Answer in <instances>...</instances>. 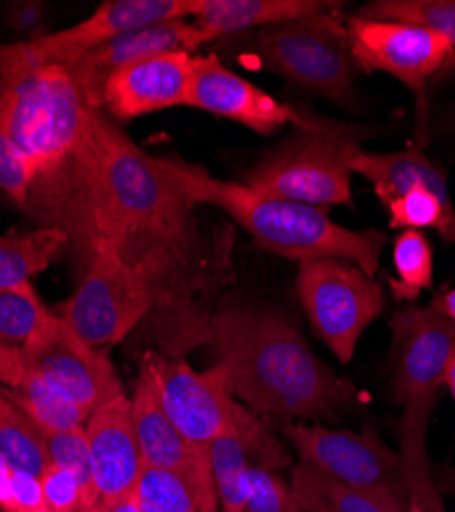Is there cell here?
Segmentation results:
<instances>
[{
    "label": "cell",
    "mask_w": 455,
    "mask_h": 512,
    "mask_svg": "<svg viewBox=\"0 0 455 512\" xmlns=\"http://www.w3.org/2000/svg\"><path fill=\"white\" fill-rule=\"evenodd\" d=\"M27 216L66 234L87 265L111 254L152 291V334L164 355L210 345L220 297L232 283V228L208 234L197 203L164 156L142 150L103 111L91 109L76 150L33 181Z\"/></svg>",
    "instance_id": "cell-1"
},
{
    "label": "cell",
    "mask_w": 455,
    "mask_h": 512,
    "mask_svg": "<svg viewBox=\"0 0 455 512\" xmlns=\"http://www.w3.org/2000/svg\"><path fill=\"white\" fill-rule=\"evenodd\" d=\"M210 345L240 404L281 424L337 420L361 392L324 365L285 314L261 306H220Z\"/></svg>",
    "instance_id": "cell-2"
},
{
    "label": "cell",
    "mask_w": 455,
    "mask_h": 512,
    "mask_svg": "<svg viewBox=\"0 0 455 512\" xmlns=\"http://www.w3.org/2000/svg\"><path fill=\"white\" fill-rule=\"evenodd\" d=\"M164 162L197 205L222 209L261 248L300 263L343 259L371 277L378 273L386 246L382 232L349 230L330 220L324 209L259 195L242 183L220 181L177 156H164Z\"/></svg>",
    "instance_id": "cell-3"
},
{
    "label": "cell",
    "mask_w": 455,
    "mask_h": 512,
    "mask_svg": "<svg viewBox=\"0 0 455 512\" xmlns=\"http://www.w3.org/2000/svg\"><path fill=\"white\" fill-rule=\"evenodd\" d=\"M91 109L62 64L0 68V130L31 164L33 181L64 166Z\"/></svg>",
    "instance_id": "cell-4"
},
{
    "label": "cell",
    "mask_w": 455,
    "mask_h": 512,
    "mask_svg": "<svg viewBox=\"0 0 455 512\" xmlns=\"http://www.w3.org/2000/svg\"><path fill=\"white\" fill-rule=\"evenodd\" d=\"M253 54L267 70L339 105L355 97V58L347 27L328 11L259 29Z\"/></svg>",
    "instance_id": "cell-5"
},
{
    "label": "cell",
    "mask_w": 455,
    "mask_h": 512,
    "mask_svg": "<svg viewBox=\"0 0 455 512\" xmlns=\"http://www.w3.org/2000/svg\"><path fill=\"white\" fill-rule=\"evenodd\" d=\"M357 142L335 132H300L242 175V185L267 197L312 205H353L351 158Z\"/></svg>",
    "instance_id": "cell-6"
},
{
    "label": "cell",
    "mask_w": 455,
    "mask_h": 512,
    "mask_svg": "<svg viewBox=\"0 0 455 512\" xmlns=\"http://www.w3.org/2000/svg\"><path fill=\"white\" fill-rule=\"evenodd\" d=\"M281 435L300 463L408 512V478L402 455L392 451L380 435L333 431L302 422L281 424Z\"/></svg>",
    "instance_id": "cell-7"
},
{
    "label": "cell",
    "mask_w": 455,
    "mask_h": 512,
    "mask_svg": "<svg viewBox=\"0 0 455 512\" xmlns=\"http://www.w3.org/2000/svg\"><path fill=\"white\" fill-rule=\"evenodd\" d=\"M296 283L312 328L341 363H349L367 326L384 312V289L343 259L300 263Z\"/></svg>",
    "instance_id": "cell-8"
},
{
    "label": "cell",
    "mask_w": 455,
    "mask_h": 512,
    "mask_svg": "<svg viewBox=\"0 0 455 512\" xmlns=\"http://www.w3.org/2000/svg\"><path fill=\"white\" fill-rule=\"evenodd\" d=\"M152 304V291L140 273L111 254H97L85 265L78 289L52 312L82 340L103 349L146 322Z\"/></svg>",
    "instance_id": "cell-9"
},
{
    "label": "cell",
    "mask_w": 455,
    "mask_h": 512,
    "mask_svg": "<svg viewBox=\"0 0 455 512\" xmlns=\"http://www.w3.org/2000/svg\"><path fill=\"white\" fill-rule=\"evenodd\" d=\"M140 361L154 375L164 410L179 431L199 447H210L253 414L236 400L228 373L220 363L195 371L183 355L173 357L156 351L142 353Z\"/></svg>",
    "instance_id": "cell-10"
},
{
    "label": "cell",
    "mask_w": 455,
    "mask_h": 512,
    "mask_svg": "<svg viewBox=\"0 0 455 512\" xmlns=\"http://www.w3.org/2000/svg\"><path fill=\"white\" fill-rule=\"evenodd\" d=\"M197 0H109L80 23L17 44L0 46V68L70 64L134 29L193 19Z\"/></svg>",
    "instance_id": "cell-11"
},
{
    "label": "cell",
    "mask_w": 455,
    "mask_h": 512,
    "mask_svg": "<svg viewBox=\"0 0 455 512\" xmlns=\"http://www.w3.org/2000/svg\"><path fill=\"white\" fill-rule=\"evenodd\" d=\"M21 353L27 369L89 412L123 390L109 355L82 340L52 310L21 345Z\"/></svg>",
    "instance_id": "cell-12"
},
{
    "label": "cell",
    "mask_w": 455,
    "mask_h": 512,
    "mask_svg": "<svg viewBox=\"0 0 455 512\" xmlns=\"http://www.w3.org/2000/svg\"><path fill=\"white\" fill-rule=\"evenodd\" d=\"M392 328V394L404 406L435 408L455 353V324L429 308L406 306Z\"/></svg>",
    "instance_id": "cell-13"
},
{
    "label": "cell",
    "mask_w": 455,
    "mask_h": 512,
    "mask_svg": "<svg viewBox=\"0 0 455 512\" xmlns=\"http://www.w3.org/2000/svg\"><path fill=\"white\" fill-rule=\"evenodd\" d=\"M347 33L357 66L398 78L421 103L427 80L439 74L455 52L445 37L406 23L351 17Z\"/></svg>",
    "instance_id": "cell-14"
},
{
    "label": "cell",
    "mask_w": 455,
    "mask_h": 512,
    "mask_svg": "<svg viewBox=\"0 0 455 512\" xmlns=\"http://www.w3.org/2000/svg\"><path fill=\"white\" fill-rule=\"evenodd\" d=\"M187 107L208 111L230 121L251 127L269 136L285 125H296L298 132H335L341 125L308 119L255 87L253 82L228 70L218 56H195Z\"/></svg>",
    "instance_id": "cell-15"
},
{
    "label": "cell",
    "mask_w": 455,
    "mask_h": 512,
    "mask_svg": "<svg viewBox=\"0 0 455 512\" xmlns=\"http://www.w3.org/2000/svg\"><path fill=\"white\" fill-rule=\"evenodd\" d=\"M208 41H212V37L197 27L193 19H177L123 33L109 41V44L89 52L87 56L66 64V68L76 80L87 103L93 109H101L105 82L119 68L162 54H193L199 46L208 44Z\"/></svg>",
    "instance_id": "cell-16"
},
{
    "label": "cell",
    "mask_w": 455,
    "mask_h": 512,
    "mask_svg": "<svg viewBox=\"0 0 455 512\" xmlns=\"http://www.w3.org/2000/svg\"><path fill=\"white\" fill-rule=\"evenodd\" d=\"M195 54L173 52L132 62L109 76L101 109L117 123L185 105Z\"/></svg>",
    "instance_id": "cell-17"
},
{
    "label": "cell",
    "mask_w": 455,
    "mask_h": 512,
    "mask_svg": "<svg viewBox=\"0 0 455 512\" xmlns=\"http://www.w3.org/2000/svg\"><path fill=\"white\" fill-rule=\"evenodd\" d=\"M85 431L101 502L113 504L130 496L136 490L144 459L134 431L128 392L121 390L101 402L91 412Z\"/></svg>",
    "instance_id": "cell-18"
},
{
    "label": "cell",
    "mask_w": 455,
    "mask_h": 512,
    "mask_svg": "<svg viewBox=\"0 0 455 512\" xmlns=\"http://www.w3.org/2000/svg\"><path fill=\"white\" fill-rule=\"evenodd\" d=\"M208 451L220 512H242L248 500V490H251V472L255 467L279 472L292 463V457L271 433L265 418L255 412L238 429L210 443Z\"/></svg>",
    "instance_id": "cell-19"
},
{
    "label": "cell",
    "mask_w": 455,
    "mask_h": 512,
    "mask_svg": "<svg viewBox=\"0 0 455 512\" xmlns=\"http://www.w3.org/2000/svg\"><path fill=\"white\" fill-rule=\"evenodd\" d=\"M130 408L144 465L164 469H212L208 447L191 443L164 410L154 375L144 361H140Z\"/></svg>",
    "instance_id": "cell-20"
},
{
    "label": "cell",
    "mask_w": 455,
    "mask_h": 512,
    "mask_svg": "<svg viewBox=\"0 0 455 512\" xmlns=\"http://www.w3.org/2000/svg\"><path fill=\"white\" fill-rule=\"evenodd\" d=\"M330 7L337 5L322 0H197L193 21L212 39H218L230 33L281 25Z\"/></svg>",
    "instance_id": "cell-21"
},
{
    "label": "cell",
    "mask_w": 455,
    "mask_h": 512,
    "mask_svg": "<svg viewBox=\"0 0 455 512\" xmlns=\"http://www.w3.org/2000/svg\"><path fill=\"white\" fill-rule=\"evenodd\" d=\"M134 492L144 512H220L212 469L144 465Z\"/></svg>",
    "instance_id": "cell-22"
},
{
    "label": "cell",
    "mask_w": 455,
    "mask_h": 512,
    "mask_svg": "<svg viewBox=\"0 0 455 512\" xmlns=\"http://www.w3.org/2000/svg\"><path fill=\"white\" fill-rule=\"evenodd\" d=\"M349 166L353 173L361 175L374 187V193L384 205L415 187H425L451 199L443 170L417 150L390 154H369L359 150Z\"/></svg>",
    "instance_id": "cell-23"
},
{
    "label": "cell",
    "mask_w": 455,
    "mask_h": 512,
    "mask_svg": "<svg viewBox=\"0 0 455 512\" xmlns=\"http://www.w3.org/2000/svg\"><path fill=\"white\" fill-rule=\"evenodd\" d=\"M433 410L402 408L398 420V445L408 478V512H447L433 478L427 451V431Z\"/></svg>",
    "instance_id": "cell-24"
},
{
    "label": "cell",
    "mask_w": 455,
    "mask_h": 512,
    "mask_svg": "<svg viewBox=\"0 0 455 512\" xmlns=\"http://www.w3.org/2000/svg\"><path fill=\"white\" fill-rule=\"evenodd\" d=\"M68 252V238L56 228L9 232L0 236V287L23 289Z\"/></svg>",
    "instance_id": "cell-25"
},
{
    "label": "cell",
    "mask_w": 455,
    "mask_h": 512,
    "mask_svg": "<svg viewBox=\"0 0 455 512\" xmlns=\"http://www.w3.org/2000/svg\"><path fill=\"white\" fill-rule=\"evenodd\" d=\"M27 369V367H25ZM11 400L44 431H72L85 426L91 412L60 392L48 379L27 369L15 388H5Z\"/></svg>",
    "instance_id": "cell-26"
},
{
    "label": "cell",
    "mask_w": 455,
    "mask_h": 512,
    "mask_svg": "<svg viewBox=\"0 0 455 512\" xmlns=\"http://www.w3.org/2000/svg\"><path fill=\"white\" fill-rule=\"evenodd\" d=\"M289 484L306 512H400L386 500L353 490L300 461Z\"/></svg>",
    "instance_id": "cell-27"
},
{
    "label": "cell",
    "mask_w": 455,
    "mask_h": 512,
    "mask_svg": "<svg viewBox=\"0 0 455 512\" xmlns=\"http://www.w3.org/2000/svg\"><path fill=\"white\" fill-rule=\"evenodd\" d=\"M0 453L13 469L41 478L50 465L48 449L37 426L0 386Z\"/></svg>",
    "instance_id": "cell-28"
},
{
    "label": "cell",
    "mask_w": 455,
    "mask_h": 512,
    "mask_svg": "<svg viewBox=\"0 0 455 512\" xmlns=\"http://www.w3.org/2000/svg\"><path fill=\"white\" fill-rule=\"evenodd\" d=\"M357 17L433 31L455 50V0H376L365 5Z\"/></svg>",
    "instance_id": "cell-29"
},
{
    "label": "cell",
    "mask_w": 455,
    "mask_h": 512,
    "mask_svg": "<svg viewBox=\"0 0 455 512\" xmlns=\"http://www.w3.org/2000/svg\"><path fill=\"white\" fill-rule=\"evenodd\" d=\"M394 269L390 289L396 302H417L433 287V250L421 230H404L394 240Z\"/></svg>",
    "instance_id": "cell-30"
},
{
    "label": "cell",
    "mask_w": 455,
    "mask_h": 512,
    "mask_svg": "<svg viewBox=\"0 0 455 512\" xmlns=\"http://www.w3.org/2000/svg\"><path fill=\"white\" fill-rule=\"evenodd\" d=\"M390 216V228L421 230L431 228L441 232L449 242H455V209L451 199L439 193L415 187L384 205Z\"/></svg>",
    "instance_id": "cell-31"
},
{
    "label": "cell",
    "mask_w": 455,
    "mask_h": 512,
    "mask_svg": "<svg viewBox=\"0 0 455 512\" xmlns=\"http://www.w3.org/2000/svg\"><path fill=\"white\" fill-rule=\"evenodd\" d=\"M41 435H44L50 463L66 469L78 480L82 492H85V506L101 502L93 476V457L85 426L62 433L41 429Z\"/></svg>",
    "instance_id": "cell-32"
},
{
    "label": "cell",
    "mask_w": 455,
    "mask_h": 512,
    "mask_svg": "<svg viewBox=\"0 0 455 512\" xmlns=\"http://www.w3.org/2000/svg\"><path fill=\"white\" fill-rule=\"evenodd\" d=\"M46 314L48 308L41 304L33 285L23 289L0 287V340L21 347Z\"/></svg>",
    "instance_id": "cell-33"
},
{
    "label": "cell",
    "mask_w": 455,
    "mask_h": 512,
    "mask_svg": "<svg viewBox=\"0 0 455 512\" xmlns=\"http://www.w3.org/2000/svg\"><path fill=\"white\" fill-rule=\"evenodd\" d=\"M242 512H306L296 498L292 484H285L277 472L255 467L251 472V490Z\"/></svg>",
    "instance_id": "cell-34"
},
{
    "label": "cell",
    "mask_w": 455,
    "mask_h": 512,
    "mask_svg": "<svg viewBox=\"0 0 455 512\" xmlns=\"http://www.w3.org/2000/svg\"><path fill=\"white\" fill-rule=\"evenodd\" d=\"M33 187V168L13 140L0 130V193L27 213Z\"/></svg>",
    "instance_id": "cell-35"
},
{
    "label": "cell",
    "mask_w": 455,
    "mask_h": 512,
    "mask_svg": "<svg viewBox=\"0 0 455 512\" xmlns=\"http://www.w3.org/2000/svg\"><path fill=\"white\" fill-rule=\"evenodd\" d=\"M39 480L50 512H80L85 508V492L66 469L50 463Z\"/></svg>",
    "instance_id": "cell-36"
},
{
    "label": "cell",
    "mask_w": 455,
    "mask_h": 512,
    "mask_svg": "<svg viewBox=\"0 0 455 512\" xmlns=\"http://www.w3.org/2000/svg\"><path fill=\"white\" fill-rule=\"evenodd\" d=\"M13 512H50L39 476L13 469Z\"/></svg>",
    "instance_id": "cell-37"
},
{
    "label": "cell",
    "mask_w": 455,
    "mask_h": 512,
    "mask_svg": "<svg viewBox=\"0 0 455 512\" xmlns=\"http://www.w3.org/2000/svg\"><path fill=\"white\" fill-rule=\"evenodd\" d=\"M25 361L21 347L0 340V386L3 388H15L25 377Z\"/></svg>",
    "instance_id": "cell-38"
},
{
    "label": "cell",
    "mask_w": 455,
    "mask_h": 512,
    "mask_svg": "<svg viewBox=\"0 0 455 512\" xmlns=\"http://www.w3.org/2000/svg\"><path fill=\"white\" fill-rule=\"evenodd\" d=\"M41 13H44V9H41V5L37 3H25V5H15L11 9V25L19 31H27L31 29L35 23H39L41 19Z\"/></svg>",
    "instance_id": "cell-39"
},
{
    "label": "cell",
    "mask_w": 455,
    "mask_h": 512,
    "mask_svg": "<svg viewBox=\"0 0 455 512\" xmlns=\"http://www.w3.org/2000/svg\"><path fill=\"white\" fill-rule=\"evenodd\" d=\"M0 512H13V467L0 453Z\"/></svg>",
    "instance_id": "cell-40"
},
{
    "label": "cell",
    "mask_w": 455,
    "mask_h": 512,
    "mask_svg": "<svg viewBox=\"0 0 455 512\" xmlns=\"http://www.w3.org/2000/svg\"><path fill=\"white\" fill-rule=\"evenodd\" d=\"M431 308L455 324V287L437 293L433 297Z\"/></svg>",
    "instance_id": "cell-41"
},
{
    "label": "cell",
    "mask_w": 455,
    "mask_h": 512,
    "mask_svg": "<svg viewBox=\"0 0 455 512\" xmlns=\"http://www.w3.org/2000/svg\"><path fill=\"white\" fill-rule=\"evenodd\" d=\"M107 506H109L111 512H144L140 502H138V498H136V492H132L130 496L121 498V500H117L113 504H107Z\"/></svg>",
    "instance_id": "cell-42"
},
{
    "label": "cell",
    "mask_w": 455,
    "mask_h": 512,
    "mask_svg": "<svg viewBox=\"0 0 455 512\" xmlns=\"http://www.w3.org/2000/svg\"><path fill=\"white\" fill-rule=\"evenodd\" d=\"M443 386L447 388V392H449V396L455 404V353L447 363V369H445V375H443Z\"/></svg>",
    "instance_id": "cell-43"
},
{
    "label": "cell",
    "mask_w": 455,
    "mask_h": 512,
    "mask_svg": "<svg viewBox=\"0 0 455 512\" xmlns=\"http://www.w3.org/2000/svg\"><path fill=\"white\" fill-rule=\"evenodd\" d=\"M80 512H111V510H109V506L105 502H95L91 506H85Z\"/></svg>",
    "instance_id": "cell-44"
},
{
    "label": "cell",
    "mask_w": 455,
    "mask_h": 512,
    "mask_svg": "<svg viewBox=\"0 0 455 512\" xmlns=\"http://www.w3.org/2000/svg\"><path fill=\"white\" fill-rule=\"evenodd\" d=\"M443 72H455V52L451 54V58H449L447 64L443 66Z\"/></svg>",
    "instance_id": "cell-45"
}]
</instances>
